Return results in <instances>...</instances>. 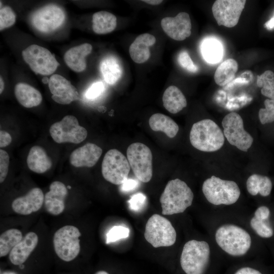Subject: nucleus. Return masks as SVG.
I'll return each mask as SVG.
<instances>
[{
  "label": "nucleus",
  "mask_w": 274,
  "mask_h": 274,
  "mask_svg": "<svg viewBox=\"0 0 274 274\" xmlns=\"http://www.w3.org/2000/svg\"><path fill=\"white\" fill-rule=\"evenodd\" d=\"M0 85H1V86H0V93L1 94L3 92V91L4 90V83L3 80L1 76V78H0Z\"/></svg>",
  "instance_id": "48"
},
{
  "label": "nucleus",
  "mask_w": 274,
  "mask_h": 274,
  "mask_svg": "<svg viewBox=\"0 0 274 274\" xmlns=\"http://www.w3.org/2000/svg\"><path fill=\"white\" fill-rule=\"evenodd\" d=\"M179 64L186 70L192 73L197 72L198 66L192 60L188 52L186 51L181 52L178 57Z\"/></svg>",
  "instance_id": "38"
},
{
  "label": "nucleus",
  "mask_w": 274,
  "mask_h": 274,
  "mask_svg": "<svg viewBox=\"0 0 274 274\" xmlns=\"http://www.w3.org/2000/svg\"><path fill=\"white\" fill-rule=\"evenodd\" d=\"M67 187L68 188H71V187L70 186H68Z\"/></svg>",
  "instance_id": "52"
},
{
  "label": "nucleus",
  "mask_w": 274,
  "mask_h": 274,
  "mask_svg": "<svg viewBox=\"0 0 274 274\" xmlns=\"http://www.w3.org/2000/svg\"><path fill=\"white\" fill-rule=\"evenodd\" d=\"M202 191L207 200L216 206L232 204L241 194L239 188L234 181L222 180L215 176L204 181Z\"/></svg>",
  "instance_id": "5"
},
{
  "label": "nucleus",
  "mask_w": 274,
  "mask_h": 274,
  "mask_svg": "<svg viewBox=\"0 0 274 274\" xmlns=\"http://www.w3.org/2000/svg\"><path fill=\"white\" fill-rule=\"evenodd\" d=\"M100 70L105 81L114 85L121 78L122 66L119 60L113 56L105 57L100 62Z\"/></svg>",
  "instance_id": "26"
},
{
  "label": "nucleus",
  "mask_w": 274,
  "mask_h": 274,
  "mask_svg": "<svg viewBox=\"0 0 274 274\" xmlns=\"http://www.w3.org/2000/svg\"><path fill=\"white\" fill-rule=\"evenodd\" d=\"M189 139L193 147L207 152L219 150L225 141L221 129L214 121L209 119L201 120L193 124Z\"/></svg>",
  "instance_id": "2"
},
{
  "label": "nucleus",
  "mask_w": 274,
  "mask_h": 274,
  "mask_svg": "<svg viewBox=\"0 0 274 274\" xmlns=\"http://www.w3.org/2000/svg\"><path fill=\"white\" fill-rule=\"evenodd\" d=\"M129 229L123 226H115L111 228L107 234L106 243L115 242L129 236Z\"/></svg>",
  "instance_id": "37"
},
{
  "label": "nucleus",
  "mask_w": 274,
  "mask_h": 274,
  "mask_svg": "<svg viewBox=\"0 0 274 274\" xmlns=\"http://www.w3.org/2000/svg\"><path fill=\"white\" fill-rule=\"evenodd\" d=\"M143 2L152 5H158L160 4L163 1L161 0H144Z\"/></svg>",
  "instance_id": "47"
},
{
  "label": "nucleus",
  "mask_w": 274,
  "mask_h": 274,
  "mask_svg": "<svg viewBox=\"0 0 274 274\" xmlns=\"http://www.w3.org/2000/svg\"><path fill=\"white\" fill-rule=\"evenodd\" d=\"M246 3L245 0H217L212 10L219 26L233 27L238 23Z\"/></svg>",
  "instance_id": "13"
},
{
  "label": "nucleus",
  "mask_w": 274,
  "mask_h": 274,
  "mask_svg": "<svg viewBox=\"0 0 274 274\" xmlns=\"http://www.w3.org/2000/svg\"><path fill=\"white\" fill-rule=\"evenodd\" d=\"M201 52L203 58L209 63H216L223 56L221 43L214 38L204 39L201 45Z\"/></svg>",
  "instance_id": "31"
},
{
  "label": "nucleus",
  "mask_w": 274,
  "mask_h": 274,
  "mask_svg": "<svg viewBox=\"0 0 274 274\" xmlns=\"http://www.w3.org/2000/svg\"><path fill=\"white\" fill-rule=\"evenodd\" d=\"M92 29L97 34H106L113 31L117 26L116 16L107 11H101L92 16Z\"/></svg>",
  "instance_id": "29"
},
{
  "label": "nucleus",
  "mask_w": 274,
  "mask_h": 274,
  "mask_svg": "<svg viewBox=\"0 0 274 274\" xmlns=\"http://www.w3.org/2000/svg\"><path fill=\"white\" fill-rule=\"evenodd\" d=\"M257 85L261 88V94L268 99L274 100V73L270 70L257 76Z\"/></svg>",
  "instance_id": "33"
},
{
  "label": "nucleus",
  "mask_w": 274,
  "mask_h": 274,
  "mask_svg": "<svg viewBox=\"0 0 274 274\" xmlns=\"http://www.w3.org/2000/svg\"><path fill=\"white\" fill-rule=\"evenodd\" d=\"M149 124L152 130L162 131L168 138H174L179 128L175 121L169 117L161 113L152 115L149 118Z\"/></svg>",
  "instance_id": "27"
},
{
  "label": "nucleus",
  "mask_w": 274,
  "mask_h": 274,
  "mask_svg": "<svg viewBox=\"0 0 274 274\" xmlns=\"http://www.w3.org/2000/svg\"><path fill=\"white\" fill-rule=\"evenodd\" d=\"M63 10L55 5H48L37 10L31 17L33 26L42 32H51L59 28L63 23Z\"/></svg>",
  "instance_id": "14"
},
{
  "label": "nucleus",
  "mask_w": 274,
  "mask_h": 274,
  "mask_svg": "<svg viewBox=\"0 0 274 274\" xmlns=\"http://www.w3.org/2000/svg\"><path fill=\"white\" fill-rule=\"evenodd\" d=\"M223 134L229 143L238 149L247 152L251 147L253 138L244 127L243 120L235 112L227 114L222 121Z\"/></svg>",
  "instance_id": "10"
},
{
  "label": "nucleus",
  "mask_w": 274,
  "mask_h": 274,
  "mask_svg": "<svg viewBox=\"0 0 274 274\" xmlns=\"http://www.w3.org/2000/svg\"><path fill=\"white\" fill-rule=\"evenodd\" d=\"M95 274H109L107 271L104 270H100L97 271Z\"/></svg>",
  "instance_id": "50"
},
{
  "label": "nucleus",
  "mask_w": 274,
  "mask_h": 274,
  "mask_svg": "<svg viewBox=\"0 0 274 274\" xmlns=\"http://www.w3.org/2000/svg\"><path fill=\"white\" fill-rule=\"evenodd\" d=\"M246 187L247 191L251 195L255 196L260 194L265 197L270 194L272 184L270 179L267 176L254 174L247 179Z\"/></svg>",
  "instance_id": "28"
},
{
  "label": "nucleus",
  "mask_w": 274,
  "mask_h": 274,
  "mask_svg": "<svg viewBox=\"0 0 274 274\" xmlns=\"http://www.w3.org/2000/svg\"><path fill=\"white\" fill-rule=\"evenodd\" d=\"M146 200V195L141 193H137L133 194L128 201L129 207L133 211H139L145 206Z\"/></svg>",
  "instance_id": "39"
},
{
  "label": "nucleus",
  "mask_w": 274,
  "mask_h": 274,
  "mask_svg": "<svg viewBox=\"0 0 274 274\" xmlns=\"http://www.w3.org/2000/svg\"><path fill=\"white\" fill-rule=\"evenodd\" d=\"M49 189L44 197L45 208L50 214L58 215L64 210V201L67 195V189L65 185L60 181L53 182L50 184Z\"/></svg>",
  "instance_id": "18"
},
{
  "label": "nucleus",
  "mask_w": 274,
  "mask_h": 274,
  "mask_svg": "<svg viewBox=\"0 0 274 274\" xmlns=\"http://www.w3.org/2000/svg\"><path fill=\"white\" fill-rule=\"evenodd\" d=\"M266 220L254 216L250 220V226L256 234L263 238H269L273 235L272 228Z\"/></svg>",
  "instance_id": "34"
},
{
  "label": "nucleus",
  "mask_w": 274,
  "mask_h": 274,
  "mask_svg": "<svg viewBox=\"0 0 274 274\" xmlns=\"http://www.w3.org/2000/svg\"><path fill=\"white\" fill-rule=\"evenodd\" d=\"M138 182L133 179H127L122 184L121 190L124 192H128L134 189L138 186Z\"/></svg>",
  "instance_id": "43"
},
{
  "label": "nucleus",
  "mask_w": 274,
  "mask_h": 274,
  "mask_svg": "<svg viewBox=\"0 0 274 274\" xmlns=\"http://www.w3.org/2000/svg\"><path fill=\"white\" fill-rule=\"evenodd\" d=\"M92 49L91 45L84 43L74 47L68 50L64 55L66 64L76 72H82L86 68L85 57L89 54Z\"/></svg>",
  "instance_id": "22"
},
{
  "label": "nucleus",
  "mask_w": 274,
  "mask_h": 274,
  "mask_svg": "<svg viewBox=\"0 0 274 274\" xmlns=\"http://www.w3.org/2000/svg\"><path fill=\"white\" fill-rule=\"evenodd\" d=\"M264 108H261L258 113L261 124L274 122V100L266 99L264 101Z\"/></svg>",
  "instance_id": "35"
},
{
  "label": "nucleus",
  "mask_w": 274,
  "mask_h": 274,
  "mask_svg": "<svg viewBox=\"0 0 274 274\" xmlns=\"http://www.w3.org/2000/svg\"><path fill=\"white\" fill-rule=\"evenodd\" d=\"M49 132L53 140L59 144H79L87 136V130L79 125L78 119L73 115H66L60 121L53 123Z\"/></svg>",
  "instance_id": "11"
},
{
  "label": "nucleus",
  "mask_w": 274,
  "mask_h": 274,
  "mask_svg": "<svg viewBox=\"0 0 274 274\" xmlns=\"http://www.w3.org/2000/svg\"><path fill=\"white\" fill-rule=\"evenodd\" d=\"M194 194L187 184L179 179L169 181L160 197L162 214L172 215L183 213L191 206Z\"/></svg>",
  "instance_id": "1"
},
{
  "label": "nucleus",
  "mask_w": 274,
  "mask_h": 274,
  "mask_svg": "<svg viewBox=\"0 0 274 274\" xmlns=\"http://www.w3.org/2000/svg\"><path fill=\"white\" fill-rule=\"evenodd\" d=\"M10 157L8 153L4 150H0V182L3 183L6 179L9 170Z\"/></svg>",
  "instance_id": "40"
},
{
  "label": "nucleus",
  "mask_w": 274,
  "mask_h": 274,
  "mask_svg": "<svg viewBox=\"0 0 274 274\" xmlns=\"http://www.w3.org/2000/svg\"><path fill=\"white\" fill-rule=\"evenodd\" d=\"M130 166L127 158L119 150L113 149L105 154L101 165L103 177L115 185H121L128 179Z\"/></svg>",
  "instance_id": "9"
},
{
  "label": "nucleus",
  "mask_w": 274,
  "mask_h": 274,
  "mask_svg": "<svg viewBox=\"0 0 274 274\" xmlns=\"http://www.w3.org/2000/svg\"><path fill=\"white\" fill-rule=\"evenodd\" d=\"M48 86L52 95V99L59 104L67 105L80 99V95L76 88L60 75H52Z\"/></svg>",
  "instance_id": "15"
},
{
  "label": "nucleus",
  "mask_w": 274,
  "mask_h": 274,
  "mask_svg": "<svg viewBox=\"0 0 274 274\" xmlns=\"http://www.w3.org/2000/svg\"><path fill=\"white\" fill-rule=\"evenodd\" d=\"M2 274H17V273L13 271H6V272H3Z\"/></svg>",
  "instance_id": "51"
},
{
  "label": "nucleus",
  "mask_w": 274,
  "mask_h": 274,
  "mask_svg": "<svg viewBox=\"0 0 274 274\" xmlns=\"http://www.w3.org/2000/svg\"><path fill=\"white\" fill-rule=\"evenodd\" d=\"M22 55L26 63L36 74H52L59 65L54 56L49 50L37 45H30L22 51Z\"/></svg>",
  "instance_id": "12"
},
{
  "label": "nucleus",
  "mask_w": 274,
  "mask_h": 274,
  "mask_svg": "<svg viewBox=\"0 0 274 274\" xmlns=\"http://www.w3.org/2000/svg\"><path fill=\"white\" fill-rule=\"evenodd\" d=\"M21 232L15 228L6 230L0 236V257L7 255L22 239Z\"/></svg>",
  "instance_id": "32"
},
{
  "label": "nucleus",
  "mask_w": 274,
  "mask_h": 274,
  "mask_svg": "<svg viewBox=\"0 0 274 274\" xmlns=\"http://www.w3.org/2000/svg\"><path fill=\"white\" fill-rule=\"evenodd\" d=\"M127 158L135 177L141 182H149L153 174L152 154L150 148L141 143L130 145Z\"/></svg>",
  "instance_id": "8"
},
{
  "label": "nucleus",
  "mask_w": 274,
  "mask_h": 274,
  "mask_svg": "<svg viewBox=\"0 0 274 274\" xmlns=\"http://www.w3.org/2000/svg\"><path fill=\"white\" fill-rule=\"evenodd\" d=\"M12 142L11 135L4 130L0 131V147H5L10 144Z\"/></svg>",
  "instance_id": "44"
},
{
  "label": "nucleus",
  "mask_w": 274,
  "mask_h": 274,
  "mask_svg": "<svg viewBox=\"0 0 274 274\" xmlns=\"http://www.w3.org/2000/svg\"><path fill=\"white\" fill-rule=\"evenodd\" d=\"M81 234L78 228L66 225L57 230L53 236V245L57 255L62 260L70 262L80 253L79 237Z\"/></svg>",
  "instance_id": "7"
},
{
  "label": "nucleus",
  "mask_w": 274,
  "mask_h": 274,
  "mask_svg": "<svg viewBox=\"0 0 274 274\" xmlns=\"http://www.w3.org/2000/svg\"><path fill=\"white\" fill-rule=\"evenodd\" d=\"M14 93L18 101L27 108L38 106L42 101L40 92L26 83L17 84L15 86Z\"/></svg>",
  "instance_id": "24"
},
{
  "label": "nucleus",
  "mask_w": 274,
  "mask_h": 274,
  "mask_svg": "<svg viewBox=\"0 0 274 274\" xmlns=\"http://www.w3.org/2000/svg\"><path fill=\"white\" fill-rule=\"evenodd\" d=\"M38 241L36 233H27L10 252L9 259L11 263L15 265H22L36 248Z\"/></svg>",
  "instance_id": "20"
},
{
  "label": "nucleus",
  "mask_w": 274,
  "mask_h": 274,
  "mask_svg": "<svg viewBox=\"0 0 274 274\" xmlns=\"http://www.w3.org/2000/svg\"><path fill=\"white\" fill-rule=\"evenodd\" d=\"M270 215V210L266 206H262L258 207L254 213V217L267 220Z\"/></svg>",
  "instance_id": "42"
},
{
  "label": "nucleus",
  "mask_w": 274,
  "mask_h": 274,
  "mask_svg": "<svg viewBox=\"0 0 274 274\" xmlns=\"http://www.w3.org/2000/svg\"><path fill=\"white\" fill-rule=\"evenodd\" d=\"M165 109L172 114H176L187 106L185 96L177 87L172 85L166 88L162 96Z\"/></svg>",
  "instance_id": "25"
},
{
  "label": "nucleus",
  "mask_w": 274,
  "mask_h": 274,
  "mask_svg": "<svg viewBox=\"0 0 274 274\" xmlns=\"http://www.w3.org/2000/svg\"><path fill=\"white\" fill-rule=\"evenodd\" d=\"M102 152L101 148L94 144L88 143L71 153L70 162L77 167H91L97 163Z\"/></svg>",
  "instance_id": "19"
},
{
  "label": "nucleus",
  "mask_w": 274,
  "mask_h": 274,
  "mask_svg": "<svg viewBox=\"0 0 274 274\" xmlns=\"http://www.w3.org/2000/svg\"><path fill=\"white\" fill-rule=\"evenodd\" d=\"M26 163L30 170L38 173H44L52 166V160L42 147L35 146L29 151Z\"/></svg>",
  "instance_id": "23"
},
{
  "label": "nucleus",
  "mask_w": 274,
  "mask_h": 274,
  "mask_svg": "<svg viewBox=\"0 0 274 274\" xmlns=\"http://www.w3.org/2000/svg\"><path fill=\"white\" fill-rule=\"evenodd\" d=\"M16 21V15L9 6L2 7L0 10V30L13 25Z\"/></svg>",
  "instance_id": "36"
},
{
  "label": "nucleus",
  "mask_w": 274,
  "mask_h": 274,
  "mask_svg": "<svg viewBox=\"0 0 274 274\" xmlns=\"http://www.w3.org/2000/svg\"><path fill=\"white\" fill-rule=\"evenodd\" d=\"M104 90L105 86L102 82H95L86 90L85 97L88 99H94L98 97Z\"/></svg>",
  "instance_id": "41"
},
{
  "label": "nucleus",
  "mask_w": 274,
  "mask_h": 274,
  "mask_svg": "<svg viewBox=\"0 0 274 274\" xmlns=\"http://www.w3.org/2000/svg\"><path fill=\"white\" fill-rule=\"evenodd\" d=\"M42 190L38 187L30 189L24 196L17 197L12 203V208L16 213L28 215L39 211L44 202Z\"/></svg>",
  "instance_id": "17"
},
{
  "label": "nucleus",
  "mask_w": 274,
  "mask_h": 274,
  "mask_svg": "<svg viewBox=\"0 0 274 274\" xmlns=\"http://www.w3.org/2000/svg\"><path fill=\"white\" fill-rule=\"evenodd\" d=\"M210 248L205 241L192 239L186 242L180 257V264L186 274H203L208 266Z\"/></svg>",
  "instance_id": "4"
},
{
  "label": "nucleus",
  "mask_w": 274,
  "mask_h": 274,
  "mask_svg": "<svg viewBox=\"0 0 274 274\" xmlns=\"http://www.w3.org/2000/svg\"><path fill=\"white\" fill-rule=\"evenodd\" d=\"M49 81V79H48L47 77H44L42 80V82L44 84H47V83L48 84Z\"/></svg>",
  "instance_id": "49"
},
{
  "label": "nucleus",
  "mask_w": 274,
  "mask_h": 274,
  "mask_svg": "<svg viewBox=\"0 0 274 274\" xmlns=\"http://www.w3.org/2000/svg\"><path fill=\"white\" fill-rule=\"evenodd\" d=\"M215 240L222 250L233 256L246 254L252 243L250 235L246 230L232 224L220 226L216 231Z\"/></svg>",
  "instance_id": "3"
},
{
  "label": "nucleus",
  "mask_w": 274,
  "mask_h": 274,
  "mask_svg": "<svg viewBox=\"0 0 274 274\" xmlns=\"http://www.w3.org/2000/svg\"><path fill=\"white\" fill-rule=\"evenodd\" d=\"M161 26L168 37L176 41L184 40L191 33L190 18L186 12H180L175 17L163 18Z\"/></svg>",
  "instance_id": "16"
},
{
  "label": "nucleus",
  "mask_w": 274,
  "mask_h": 274,
  "mask_svg": "<svg viewBox=\"0 0 274 274\" xmlns=\"http://www.w3.org/2000/svg\"><path fill=\"white\" fill-rule=\"evenodd\" d=\"M144 237L154 248L169 247L175 243L177 233L168 219L159 214H153L147 222Z\"/></svg>",
  "instance_id": "6"
},
{
  "label": "nucleus",
  "mask_w": 274,
  "mask_h": 274,
  "mask_svg": "<svg viewBox=\"0 0 274 274\" xmlns=\"http://www.w3.org/2000/svg\"><path fill=\"white\" fill-rule=\"evenodd\" d=\"M155 42V37L150 33H143L138 36L129 48L132 60L137 63L146 62L151 55L149 47Z\"/></svg>",
  "instance_id": "21"
},
{
  "label": "nucleus",
  "mask_w": 274,
  "mask_h": 274,
  "mask_svg": "<svg viewBox=\"0 0 274 274\" xmlns=\"http://www.w3.org/2000/svg\"><path fill=\"white\" fill-rule=\"evenodd\" d=\"M237 70L238 63L235 60L229 58L224 60L215 72V82L220 86L226 85L234 78Z\"/></svg>",
  "instance_id": "30"
},
{
  "label": "nucleus",
  "mask_w": 274,
  "mask_h": 274,
  "mask_svg": "<svg viewBox=\"0 0 274 274\" xmlns=\"http://www.w3.org/2000/svg\"><path fill=\"white\" fill-rule=\"evenodd\" d=\"M264 27L269 30L274 29V14L273 16L264 24Z\"/></svg>",
  "instance_id": "46"
},
{
  "label": "nucleus",
  "mask_w": 274,
  "mask_h": 274,
  "mask_svg": "<svg viewBox=\"0 0 274 274\" xmlns=\"http://www.w3.org/2000/svg\"><path fill=\"white\" fill-rule=\"evenodd\" d=\"M234 274H262L259 270L250 267H244L238 269Z\"/></svg>",
  "instance_id": "45"
}]
</instances>
